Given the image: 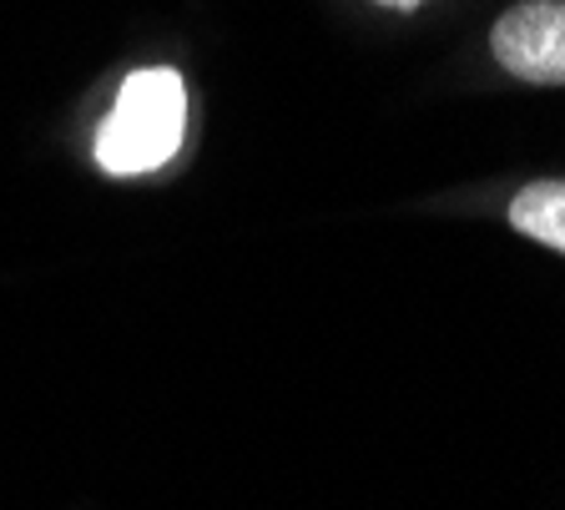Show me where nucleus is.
Returning <instances> with one entry per match:
<instances>
[{"label": "nucleus", "mask_w": 565, "mask_h": 510, "mask_svg": "<svg viewBox=\"0 0 565 510\" xmlns=\"http://www.w3.org/2000/svg\"><path fill=\"white\" fill-rule=\"evenodd\" d=\"M188 131V86L172 66L131 72L117 92V107L96 127V162L106 178H141L177 157Z\"/></svg>", "instance_id": "f257e3e1"}, {"label": "nucleus", "mask_w": 565, "mask_h": 510, "mask_svg": "<svg viewBox=\"0 0 565 510\" xmlns=\"http://www.w3.org/2000/svg\"><path fill=\"white\" fill-rule=\"evenodd\" d=\"M494 61L530 86H565V0H520L494 21Z\"/></svg>", "instance_id": "f03ea898"}, {"label": "nucleus", "mask_w": 565, "mask_h": 510, "mask_svg": "<svg viewBox=\"0 0 565 510\" xmlns=\"http://www.w3.org/2000/svg\"><path fill=\"white\" fill-rule=\"evenodd\" d=\"M510 227L525 233L530 243H545V248L565 253V182L545 178L520 188L515 202H510Z\"/></svg>", "instance_id": "7ed1b4c3"}, {"label": "nucleus", "mask_w": 565, "mask_h": 510, "mask_svg": "<svg viewBox=\"0 0 565 510\" xmlns=\"http://www.w3.org/2000/svg\"><path fill=\"white\" fill-rule=\"evenodd\" d=\"M374 6H388V11H419L424 0H374Z\"/></svg>", "instance_id": "20e7f679"}]
</instances>
